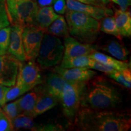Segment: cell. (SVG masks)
Wrapping results in <instances>:
<instances>
[{
  "instance_id": "cell-1",
  "label": "cell",
  "mask_w": 131,
  "mask_h": 131,
  "mask_svg": "<svg viewBox=\"0 0 131 131\" xmlns=\"http://www.w3.org/2000/svg\"><path fill=\"white\" fill-rule=\"evenodd\" d=\"M74 120L82 131H127L131 127L130 115L122 111L80 107Z\"/></svg>"
},
{
  "instance_id": "cell-2",
  "label": "cell",
  "mask_w": 131,
  "mask_h": 131,
  "mask_svg": "<svg viewBox=\"0 0 131 131\" xmlns=\"http://www.w3.org/2000/svg\"><path fill=\"white\" fill-rule=\"evenodd\" d=\"M86 82L82 94L80 107L95 110H109L122 103L117 89L103 77H94Z\"/></svg>"
},
{
  "instance_id": "cell-3",
  "label": "cell",
  "mask_w": 131,
  "mask_h": 131,
  "mask_svg": "<svg viewBox=\"0 0 131 131\" xmlns=\"http://www.w3.org/2000/svg\"><path fill=\"white\" fill-rule=\"evenodd\" d=\"M65 13L69 34L80 42L94 43L100 30L98 20L77 11L66 9Z\"/></svg>"
},
{
  "instance_id": "cell-4",
  "label": "cell",
  "mask_w": 131,
  "mask_h": 131,
  "mask_svg": "<svg viewBox=\"0 0 131 131\" xmlns=\"http://www.w3.org/2000/svg\"><path fill=\"white\" fill-rule=\"evenodd\" d=\"M11 25H34L38 6L35 0H5Z\"/></svg>"
},
{
  "instance_id": "cell-5",
  "label": "cell",
  "mask_w": 131,
  "mask_h": 131,
  "mask_svg": "<svg viewBox=\"0 0 131 131\" xmlns=\"http://www.w3.org/2000/svg\"><path fill=\"white\" fill-rule=\"evenodd\" d=\"M64 47L58 37L50 34H44L38 55L36 60L42 69L55 66L61 61Z\"/></svg>"
},
{
  "instance_id": "cell-6",
  "label": "cell",
  "mask_w": 131,
  "mask_h": 131,
  "mask_svg": "<svg viewBox=\"0 0 131 131\" xmlns=\"http://www.w3.org/2000/svg\"><path fill=\"white\" fill-rule=\"evenodd\" d=\"M87 81H67L60 97L64 115L69 122H73L80 109L82 94Z\"/></svg>"
},
{
  "instance_id": "cell-7",
  "label": "cell",
  "mask_w": 131,
  "mask_h": 131,
  "mask_svg": "<svg viewBox=\"0 0 131 131\" xmlns=\"http://www.w3.org/2000/svg\"><path fill=\"white\" fill-rule=\"evenodd\" d=\"M45 33V30L35 25L24 26L22 38L25 61H35L40 51Z\"/></svg>"
},
{
  "instance_id": "cell-8",
  "label": "cell",
  "mask_w": 131,
  "mask_h": 131,
  "mask_svg": "<svg viewBox=\"0 0 131 131\" xmlns=\"http://www.w3.org/2000/svg\"><path fill=\"white\" fill-rule=\"evenodd\" d=\"M42 83L40 68L35 61H19L15 84L23 87L29 91Z\"/></svg>"
},
{
  "instance_id": "cell-9",
  "label": "cell",
  "mask_w": 131,
  "mask_h": 131,
  "mask_svg": "<svg viewBox=\"0 0 131 131\" xmlns=\"http://www.w3.org/2000/svg\"><path fill=\"white\" fill-rule=\"evenodd\" d=\"M19 61L9 53L0 54V84L7 87L15 84Z\"/></svg>"
},
{
  "instance_id": "cell-10",
  "label": "cell",
  "mask_w": 131,
  "mask_h": 131,
  "mask_svg": "<svg viewBox=\"0 0 131 131\" xmlns=\"http://www.w3.org/2000/svg\"><path fill=\"white\" fill-rule=\"evenodd\" d=\"M66 1L67 9L82 12L98 21L112 15V11L105 7L85 4L76 0H66Z\"/></svg>"
},
{
  "instance_id": "cell-11",
  "label": "cell",
  "mask_w": 131,
  "mask_h": 131,
  "mask_svg": "<svg viewBox=\"0 0 131 131\" xmlns=\"http://www.w3.org/2000/svg\"><path fill=\"white\" fill-rule=\"evenodd\" d=\"M64 57L89 55L93 52L97 51V47L92 44L80 42L70 36L64 38Z\"/></svg>"
},
{
  "instance_id": "cell-12",
  "label": "cell",
  "mask_w": 131,
  "mask_h": 131,
  "mask_svg": "<svg viewBox=\"0 0 131 131\" xmlns=\"http://www.w3.org/2000/svg\"><path fill=\"white\" fill-rule=\"evenodd\" d=\"M23 28V26L18 24L12 25L10 34L9 45L7 49V53L12 55L21 62L25 61V55L22 38Z\"/></svg>"
},
{
  "instance_id": "cell-13",
  "label": "cell",
  "mask_w": 131,
  "mask_h": 131,
  "mask_svg": "<svg viewBox=\"0 0 131 131\" xmlns=\"http://www.w3.org/2000/svg\"><path fill=\"white\" fill-rule=\"evenodd\" d=\"M53 72L58 73L67 81H88L97 75L95 71L86 68H63L55 66Z\"/></svg>"
},
{
  "instance_id": "cell-14",
  "label": "cell",
  "mask_w": 131,
  "mask_h": 131,
  "mask_svg": "<svg viewBox=\"0 0 131 131\" xmlns=\"http://www.w3.org/2000/svg\"><path fill=\"white\" fill-rule=\"evenodd\" d=\"M43 91V85H37L32 89L30 92L17 100L18 104L21 111V114L29 115Z\"/></svg>"
},
{
  "instance_id": "cell-15",
  "label": "cell",
  "mask_w": 131,
  "mask_h": 131,
  "mask_svg": "<svg viewBox=\"0 0 131 131\" xmlns=\"http://www.w3.org/2000/svg\"><path fill=\"white\" fill-rule=\"evenodd\" d=\"M58 100L46 91L44 87V91L36 103L34 109L28 116L35 118L52 109L57 105Z\"/></svg>"
},
{
  "instance_id": "cell-16",
  "label": "cell",
  "mask_w": 131,
  "mask_h": 131,
  "mask_svg": "<svg viewBox=\"0 0 131 131\" xmlns=\"http://www.w3.org/2000/svg\"><path fill=\"white\" fill-rule=\"evenodd\" d=\"M67 80L55 72L47 74L46 78V83L43 85L49 94L55 96L60 101L64 86Z\"/></svg>"
},
{
  "instance_id": "cell-17",
  "label": "cell",
  "mask_w": 131,
  "mask_h": 131,
  "mask_svg": "<svg viewBox=\"0 0 131 131\" xmlns=\"http://www.w3.org/2000/svg\"><path fill=\"white\" fill-rule=\"evenodd\" d=\"M59 16L54 11L52 6L39 7L35 17L34 25L45 31Z\"/></svg>"
},
{
  "instance_id": "cell-18",
  "label": "cell",
  "mask_w": 131,
  "mask_h": 131,
  "mask_svg": "<svg viewBox=\"0 0 131 131\" xmlns=\"http://www.w3.org/2000/svg\"><path fill=\"white\" fill-rule=\"evenodd\" d=\"M114 19L118 30L123 37L131 36V15L130 11L116 10Z\"/></svg>"
},
{
  "instance_id": "cell-19",
  "label": "cell",
  "mask_w": 131,
  "mask_h": 131,
  "mask_svg": "<svg viewBox=\"0 0 131 131\" xmlns=\"http://www.w3.org/2000/svg\"><path fill=\"white\" fill-rule=\"evenodd\" d=\"M91 58L100 62L104 64L109 66L117 70H122L130 68V64L125 61H119V60L113 58L101 52L95 51L89 55Z\"/></svg>"
},
{
  "instance_id": "cell-20",
  "label": "cell",
  "mask_w": 131,
  "mask_h": 131,
  "mask_svg": "<svg viewBox=\"0 0 131 131\" xmlns=\"http://www.w3.org/2000/svg\"><path fill=\"white\" fill-rule=\"evenodd\" d=\"M46 32L55 37L66 38L69 36L68 26L65 18L62 15H59L47 27Z\"/></svg>"
},
{
  "instance_id": "cell-21",
  "label": "cell",
  "mask_w": 131,
  "mask_h": 131,
  "mask_svg": "<svg viewBox=\"0 0 131 131\" xmlns=\"http://www.w3.org/2000/svg\"><path fill=\"white\" fill-rule=\"evenodd\" d=\"M103 50H106L117 60L126 62L129 52L127 49L117 40H112L106 45Z\"/></svg>"
},
{
  "instance_id": "cell-22",
  "label": "cell",
  "mask_w": 131,
  "mask_h": 131,
  "mask_svg": "<svg viewBox=\"0 0 131 131\" xmlns=\"http://www.w3.org/2000/svg\"><path fill=\"white\" fill-rule=\"evenodd\" d=\"M60 67L63 68H89L92 58L89 55L75 57H64L62 59Z\"/></svg>"
},
{
  "instance_id": "cell-23",
  "label": "cell",
  "mask_w": 131,
  "mask_h": 131,
  "mask_svg": "<svg viewBox=\"0 0 131 131\" xmlns=\"http://www.w3.org/2000/svg\"><path fill=\"white\" fill-rule=\"evenodd\" d=\"M109 77L126 88H131V71L130 68L122 70H115L108 73Z\"/></svg>"
},
{
  "instance_id": "cell-24",
  "label": "cell",
  "mask_w": 131,
  "mask_h": 131,
  "mask_svg": "<svg viewBox=\"0 0 131 131\" xmlns=\"http://www.w3.org/2000/svg\"><path fill=\"white\" fill-rule=\"evenodd\" d=\"M12 124L14 130L24 129L35 130L37 126V123L34 122V118L24 114H20L16 117L12 122Z\"/></svg>"
},
{
  "instance_id": "cell-25",
  "label": "cell",
  "mask_w": 131,
  "mask_h": 131,
  "mask_svg": "<svg viewBox=\"0 0 131 131\" xmlns=\"http://www.w3.org/2000/svg\"><path fill=\"white\" fill-rule=\"evenodd\" d=\"M100 30L109 35L115 37L118 40H122L123 36L118 30L114 17L107 16L103 18L100 25Z\"/></svg>"
},
{
  "instance_id": "cell-26",
  "label": "cell",
  "mask_w": 131,
  "mask_h": 131,
  "mask_svg": "<svg viewBox=\"0 0 131 131\" xmlns=\"http://www.w3.org/2000/svg\"><path fill=\"white\" fill-rule=\"evenodd\" d=\"M2 107L3 111L6 115V116L8 117V118L10 119L11 122L16 117H17L18 116L21 114V111L20 109H19L18 104L17 100L7 104H6Z\"/></svg>"
},
{
  "instance_id": "cell-27",
  "label": "cell",
  "mask_w": 131,
  "mask_h": 131,
  "mask_svg": "<svg viewBox=\"0 0 131 131\" xmlns=\"http://www.w3.org/2000/svg\"><path fill=\"white\" fill-rule=\"evenodd\" d=\"M28 92L23 87L15 84L14 86L10 87L9 90L6 93V103L12 101L24 94Z\"/></svg>"
},
{
  "instance_id": "cell-28",
  "label": "cell",
  "mask_w": 131,
  "mask_h": 131,
  "mask_svg": "<svg viewBox=\"0 0 131 131\" xmlns=\"http://www.w3.org/2000/svg\"><path fill=\"white\" fill-rule=\"evenodd\" d=\"M11 27H4L0 29V50L4 53H7L9 45L10 34Z\"/></svg>"
},
{
  "instance_id": "cell-29",
  "label": "cell",
  "mask_w": 131,
  "mask_h": 131,
  "mask_svg": "<svg viewBox=\"0 0 131 131\" xmlns=\"http://www.w3.org/2000/svg\"><path fill=\"white\" fill-rule=\"evenodd\" d=\"M10 21L8 17L6 1L0 0V29L10 26Z\"/></svg>"
},
{
  "instance_id": "cell-30",
  "label": "cell",
  "mask_w": 131,
  "mask_h": 131,
  "mask_svg": "<svg viewBox=\"0 0 131 131\" xmlns=\"http://www.w3.org/2000/svg\"><path fill=\"white\" fill-rule=\"evenodd\" d=\"M89 69H94L98 70V71L106 73V75L114 71V70H117L115 69L112 68V67L104 64L100 63V62L99 61H96V60H94V59H92V62L91 64L89 66Z\"/></svg>"
},
{
  "instance_id": "cell-31",
  "label": "cell",
  "mask_w": 131,
  "mask_h": 131,
  "mask_svg": "<svg viewBox=\"0 0 131 131\" xmlns=\"http://www.w3.org/2000/svg\"><path fill=\"white\" fill-rule=\"evenodd\" d=\"M14 130L12 122L10 121L2 109L0 110V131Z\"/></svg>"
},
{
  "instance_id": "cell-32",
  "label": "cell",
  "mask_w": 131,
  "mask_h": 131,
  "mask_svg": "<svg viewBox=\"0 0 131 131\" xmlns=\"http://www.w3.org/2000/svg\"><path fill=\"white\" fill-rule=\"evenodd\" d=\"M63 127L58 124H37L35 130L37 131H59L64 130Z\"/></svg>"
},
{
  "instance_id": "cell-33",
  "label": "cell",
  "mask_w": 131,
  "mask_h": 131,
  "mask_svg": "<svg viewBox=\"0 0 131 131\" xmlns=\"http://www.w3.org/2000/svg\"><path fill=\"white\" fill-rule=\"evenodd\" d=\"M53 9L57 14L63 15L66 11V0H55L53 4Z\"/></svg>"
},
{
  "instance_id": "cell-34",
  "label": "cell",
  "mask_w": 131,
  "mask_h": 131,
  "mask_svg": "<svg viewBox=\"0 0 131 131\" xmlns=\"http://www.w3.org/2000/svg\"><path fill=\"white\" fill-rule=\"evenodd\" d=\"M9 88L10 87L0 84V107H2L6 104V95Z\"/></svg>"
},
{
  "instance_id": "cell-35",
  "label": "cell",
  "mask_w": 131,
  "mask_h": 131,
  "mask_svg": "<svg viewBox=\"0 0 131 131\" xmlns=\"http://www.w3.org/2000/svg\"><path fill=\"white\" fill-rule=\"evenodd\" d=\"M117 4L122 10H126L130 5L131 0H109Z\"/></svg>"
},
{
  "instance_id": "cell-36",
  "label": "cell",
  "mask_w": 131,
  "mask_h": 131,
  "mask_svg": "<svg viewBox=\"0 0 131 131\" xmlns=\"http://www.w3.org/2000/svg\"><path fill=\"white\" fill-rule=\"evenodd\" d=\"M76 1L85 3V4H92L97 6H102V7H104V5L107 3V0H76Z\"/></svg>"
},
{
  "instance_id": "cell-37",
  "label": "cell",
  "mask_w": 131,
  "mask_h": 131,
  "mask_svg": "<svg viewBox=\"0 0 131 131\" xmlns=\"http://www.w3.org/2000/svg\"><path fill=\"white\" fill-rule=\"evenodd\" d=\"M37 4L39 7L52 6L55 0H37Z\"/></svg>"
},
{
  "instance_id": "cell-38",
  "label": "cell",
  "mask_w": 131,
  "mask_h": 131,
  "mask_svg": "<svg viewBox=\"0 0 131 131\" xmlns=\"http://www.w3.org/2000/svg\"><path fill=\"white\" fill-rule=\"evenodd\" d=\"M3 53H4V52H3L1 50H0V54H3Z\"/></svg>"
},
{
  "instance_id": "cell-39",
  "label": "cell",
  "mask_w": 131,
  "mask_h": 131,
  "mask_svg": "<svg viewBox=\"0 0 131 131\" xmlns=\"http://www.w3.org/2000/svg\"><path fill=\"white\" fill-rule=\"evenodd\" d=\"M1 107H0V110H1Z\"/></svg>"
},
{
  "instance_id": "cell-40",
  "label": "cell",
  "mask_w": 131,
  "mask_h": 131,
  "mask_svg": "<svg viewBox=\"0 0 131 131\" xmlns=\"http://www.w3.org/2000/svg\"><path fill=\"white\" fill-rule=\"evenodd\" d=\"M35 1H37V0H35Z\"/></svg>"
}]
</instances>
